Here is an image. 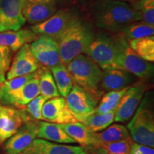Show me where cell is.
<instances>
[{"instance_id":"d4e9b609","label":"cell","mask_w":154,"mask_h":154,"mask_svg":"<svg viewBox=\"0 0 154 154\" xmlns=\"http://www.w3.org/2000/svg\"><path fill=\"white\" fill-rule=\"evenodd\" d=\"M37 77L39 84L40 95L47 100L60 96L56 86L53 76L49 68L40 66L37 70Z\"/></svg>"},{"instance_id":"74e56055","label":"cell","mask_w":154,"mask_h":154,"mask_svg":"<svg viewBox=\"0 0 154 154\" xmlns=\"http://www.w3.org/2000/svg\"><path fill=\"white\" fill-rule=\"evenodd\" d=\"M94 154H107V153L101 149H97V151H96Z\"/></svg>"},{"instance_id":"4fadbf2b","label":"cell","mask_w":154,"mask_h":154,"mask_svg":"<svg viewBox=\"0 0 154 154\" xmlns=\"http://www.w3.org/2000/svg\"><path fill=\"white\" fill-rule=\"evenodd\" d=\"M42 120L46 122L61 125L78 121L69 109L66 100L61 96L45 101L42 107Z\"/></svg>"},{"instance_id":"44dd1931","label":"cell","mask_w":154,"mask_h":154,"mask_svg":"<svg viewBox=\"0 0 154 154\" xmlns=\"http://www.w3.org/2000/svg\"><path fill=\"white\" fill-rule=\"evenodd\" d=\"M37 138L58 144L75 143L74 140L69 137L61 124L46 121H39Z\"/></svg>"},{"instance_id":"603a6c76","label":"cell","mask_w":154,"mask_h":154,"mask_svg":"<svg viewBox=\"0 0 154 154\" xmlns=\"http://www.w3.org/2000/svg\"><path fill=\"white\" fill-rule=\"evenodd\" d=\"M63 130L70 138L82 148H94V133L82 123H75L61 125Z\"/></svg>"},{"instance_id":"3957f363","label":"cell","mask_w":154,"mask_h":154,"mask_svg":"<svg viewBox=\"0 0 154 154\" xmlns=\"http://www.w3.org/2000/svg\"><path fill=\"white\" fill-rule=\"evenodd\" d=\"M66 67L74 84L101 99L103 94L100 89L103 71L94 61L82 54L72 59Z\"/></svg>"},{"instance_id":"ffe728a7","label":"cell","mask_w":154,"mask_h":154,"mask_svg":"<svg viewBox=\"0 0 154 154\" xmlns=\"http://www.w3.org/2000/svg\"><path fill=\"white\" fill-rule=\"evenodd\" d=\"M57 11L56 5L33 3L25 1L22 14L26 22L36 25L50 18Z\"/></svg>"},{"instance_id":"8992f818","label":"cell","mask_w":154,"mask_h":154,"mask_svg":"<svg viewBox=\"0 0 154 154\" xmlns=\"http://www.w3.org/2000/svg\"><path fill=\"white\" fill-rule=\"evenodd\" d=\"M84 54L94 61L102 71L115 69L116 57L115 38L104 34L94 36Z\"/></svg>"},{"instance_id":"30bf717a","label":"cell","mask_w":154,"mask_h":154,"mask_svg":"<svg viewBox=\"0 0 154 154\" xmlns=\"http://www.w3.org/2000/svg\"><path fill=\"white\" fill-rule=\"evenodd\" d=\"M29 45L34 57L42 66L51 69L60 63L59 44L54 38L38 35L37 38Z\"/></svg>"},{"instance_id":"d6986e66","label":"cell","mask_w":154,"mask_h":154,"mask_svg":"<svg viewBox=\"0 0 154 154\" xmlns=\"http://www.w3.org/2000/svg\"><path fill=\"white\" fill-rule=\"evenodd\" d=\"M38 37L32 29H24L18 31L7 30L0 33V45L9 48L11 51H17L25 44H29Z\"/></svg>"},{"instance_id":"4dcf8cb0","label":"cell","mask_w":154,"mask_h":154,"mask_svg":"<svg viewBox=\"0 0 154 154\" xmlns=\"http://www.w3.org/2000/svg\"><path fill=\"white\" fill-rule=\"evenodd\" d=\"M134 143L131 136L126 139L104 144L101 148L107 154H130V149Z\"/></svg>"},{"instance_id":"8d00e7d4","label":"cell","mask_w":154,"mask_h":154,"mask_svg":"<svg viewBox=\"0 0 154 154\" xmlns=\"http://www.w3.org/2000/svg\"><path fill=\"white\" fill-rule=\"evenodd\" d=\"M77 1L79 2L80 3H82V5H87V4H90V5L91 4L97 1V0H77Z\"/></svg>"},{"instance_id":"1f68e13d","label":"cell","mask_w":154,"mask_h":154,"mask_svg":"<svg viewBox=\"0 0 154 154\" xmlns=\"http://www.w3.org/2000/svg\"><path fill=\"white\" fill-rule=\"evenodd\" d=\"M46 101L47 100L43 96L38 95L22 109L29 119L32 120L42 121V107Z\"/></svg>"},{"instance_id":"277c9868","label":"cell","mask_w":154,"mask_h":154,"mask_svg":"<svg viewBox=\"0 0 154 154\" xmlns=\"http://www.w3.org/2000/svg\"><path fill=\"white\" fill-rule=\"evenodd\" d=\"M115 41L116 44L115 69L126 71L144 82L151 79L154 74L153 63L140 59L131 49L128 41L121 34L115 38Z\"/></svg>"},{"instance_id":"9c48e42d","label":"cell","mask_w":154,"mask_h":154,"mask_svg":"<svg viewBox=\"0 0 154 154\" xmlns=\"http://www.w3.org/2000/svg\"><path fill=\"white\" fill-rule=\"evenodd\" d=\"M76 17H78L77 15L72 11L61 9L56 11L52 16L44 22L34 25L31 27V29L37 35L50 36L58 42L63 32Z\"/></svg>"},{"instance_id":"9a60e30c","label":"cell","mask_w":154,"mask_h":154,"mask_svg":"<svg viewBox=\"0 0 154 154\" xmlns=\"http://www.w3.org/2000/svg\"><path fill=\"white\" fill-rule=\"evenodd\" d=\"M25 0H0V17L9 30L18 31L26 20L22 14Z\"/></svg>"},{"instance_id":"e575fe53","label":"cell","mask_w":154,"mask_h":154,"mask_svg":"<svg viewBox=\"0 0 154 154\" xmlns=\"http://www.w3.org/2000/svg\"><path fill=\"white\" fill-rule=\"evenodd\" d=\"M26 2L33 3H42V4H51V5H56L59 0H25Z\"/></svg>"},{"instance_id":"f1b7e54d","label":"cell","mask_w":154,"mask_h":154,"mask_svg":"<svg viewBox=\"0 0 154 154\" xmlns=\"http://www.w3.org/2000/svg\"><path fill=\"white\" fill-rule=\"evenodd\" d=\"M127 89L128 88L120 90V91H109L108 93L103 94L101 96L97 106L94 109V112L107 113L111 111H116L121 98L123 97Z\"/></svg>"},{"instance_id":"f546056e","label":"cell","mask_w":154,"mask_h":154,"mask_svg":"<svg viewBox=\"0 0 154 154\" xmlns=\"http://www.w3.org/2000/svg\"><path fill=\"white\" fill-rule=\"evenodd\" d=\"M131 5L140 12L142 22L154 26V0H138Z\"/></svg>"},{"instance_id":"52a82bcc","label":"cell","mask_w":154,"mask_h":154,"mask_svg":"<svg viewBox=\"0 0 154 154\" xmlns=\"http://www.w3.org/2000/svg\"><path fill=\"white\" fill-rule=\"evenodd\" d=\"M100 99L76 84H74L65 99L69 109L79 122L94 112Z\"/></svg>"},{"instance_id":"83f0119b","label":"cell","mask_w":154,"mask_h":154,"mask_svg":"<svg viewBox=\"0 0 154 154\" xmlns=\"http://www.w3.org/2000/svg\"><path fill=\"white\" fill-rule=\"evenodd\" d=\"M153 34L154 26L146 24L142 21H138L128 25L119 34L126 40H130L151 36H153Z\"/></svg>"},{"instance_id":"7c38bea8","label":"cell","mask_w":154,"mask_h":154,"mask_svg":"<svg viewBox=\"0 0 154 154\" xmlns=\"http://www.w3.org/2000/svg\"><path fill=\"white\" fill-rule=\"evenodd\" d=\"M23 109L0 106V143H4L30 120Z\"/></svg>"},{"instance_id":"ab89813d","label":"cell","mask_w":154,"mask_h":154,"mask_svg":"<svg viewBox=\"0 0 154 154\" xmlns=\"http://www.w3.org/2000/svg\"><path fill=\"white\" fill-rule=\"evenodd\" d=\"M0 106H1V104H0Z\"/></svg>"},{"instance_id":"8fae6325","label":"cell","mask_w":154,"mask_h":154,"mask_svg":"<svg viewBox=\"0 0 154 154\" xmlns=\"http://www.w3.org/2000/svg\"><path fill=\"white\" fill-rule=\"evenodd\" d=\"M39 121L30 119L24 122L20 129L6 141L5 154H21L27 149L37 138Z\"/></svg>"},{"instance_id":"484cf974","label":"cell","mask_w":154,"mask_h":154,"mask_svg":"<svg viewBox=\"0 0 154 154\" xmlns=\"http://www.w3.org/2000/svg\"><path fill=\"white\" fill-rule=\"evenodd\" d=\"M131 49L143 60L149 63L154 61V36L127 40Z\"/></svg>"},{"instance_id":"5bb4252c","label":"cell","mask_w":154,"mask_h":154,"mask_svg":"<svg viewBox=\"0 0 154 154\" xmlns=\"http://www.w3.org/2000/svg\"><path fill=\"white\" fill-rule=\"evenodd\" d=\"M40 66L41 64L31 51L29 44H25L14 56L6 78L7 80H10L17 77L26 76L36 72Z\"/></svg>"},{"instance_id":"5b68a950","label":"cell","mask_w":154,"mask_h":154,"mask_svg":"<svg viewBox=\"0 0 154 154\" xmlns=\"http://www.w3.org/2000/svg\"><path fill=\"white\" fill-rule=\"evenodd\" d=\"M127 128L134 143L153 148L154 116L146 98L138 106Z\"/></svg>"},{"instance_id":"7402d4cb","label":"cell","mask_w":154,"mask_h":154,"mask_svg":"<svg viewBox=\"0 0 154 154\" xmlns=\"http://www.w3.org/2000/svg\"><path fill=\"white\" fill-rule=\"evenodd\" d=\"M129 136L128 129L123 125H110L102 131L94 133V149H99L104 144L126 139Z\"/></svg>"},{"instance_id":"ac0fdd59","label":"cell","mask_w":154,"mask_h":154,"mask_svg":"<svg viewBox=\"0 0 154 154\" xmlns=\"http://www.w3.org/2000/svg\"><path fill=\"white\" fill-rule=\"evenodd\" d=\"M38 95H40V90L38 79L36 75V76L26 82L20 89L11 94L4 103V106L22 109Z\"/></svg>"},{"instance_id":"6da1fadb","label":"cell","mask_w":154,"mask_h":154,"mask_svg":"<svg viewBox=\"0 0 154 154\" xmlns=\"http://www.w3.org/2000/svg\"><path fill=\"white\" fill-rule=\"evenodd\" d=\"M90 11L96 26L110 32H121L131 23L142 20L131 5L116 0H97L90 5Z\"/></svg>"},{"instance_id":"2e32d148","label":"cell","mask_w":154,"mask_h":154,"mask_svg":"<svg viewBox=\"0 0 154 154\" xmlns=\"http://www.w3.org/2000/svg\"><path fill=\"white\" fill-rule=\"evenodd\" d=\"M21 154H87L85 149L76 146L58 144L36 138Z\"/></svg>"},{"instance_id":"7a4b0ae2","label":"cell","mask_w":154,"mask_h":154,"mask_svg":"<svg viewBox=\"0 0 154 154\" xmlns=\"http://www.w3.org/2000/svg\"><path fill=\"white\" fill-rule=\"evenodd\" d=\"M94 36L91 26L76 17L58 40L60 62L66 66L77 56L84 54Z\"/></svg>"},{"instance_id":"cb8c5ba5","label":"cell","mask_w":154,"mask_h":154,"mask_svg":"<svg viewBox=\"0 0 154 154\" xmlns=\"http://www.w3.org/2000/svg\"><path fill=\"white\" fill-rule=\"evenodd\" d=\"M49 69L59 95L61 97H66L74 86V82L66 66L60 62Z\"/></svg>"},{"instance_id":"d6a6232c","label":"cell","mask_w":154,"mask_h":154,"mask_svg":"<svg viewBox=\"0 0 154 154\" xmlns=\"http://www.w3.org/2000/svg\"><path fill=\"white\" fill-rule=\"evenodd\" d=\"M12 59V51L9 48L0 45V84L6 81Z\"/></svg>"},{"instance_id":"836d02e7","label":"cell","mask_w":154,"mask_h":154,"mask_svg":"<svg viewBox=\"0 0 154 154\" xmlns=\"http://www.w3.org/2000/svg\"><path fill=\"white\" fill-rule=\"evenodd\" d=\"M130 154H154V149L149 146L134 142L131 146Z\"/></svg>"},{"instance_id":"4316f807","label":"cell","mask_w":154,"mask_h":154,"mask_svg":"<svg viewBox=\"0 0 154 154\" xmlns=\"http://www.w3.org/2000/svg\"><path fill=\"white\" fill-rule=\"evenodd\" d=\"M115 111L107 113L93 112L81 121L92 133H98L105 130L114 121Z\"/></svg>"},{"instance_id":"f35d334b","label":"cell","mask_w":154,"mask_h":154,"mask_svg":"<svg viewBox=\"0 0 154 154\" xmlns=\"http://www.w3.org/2000/svg\"><path fill=\"white\" fill-rule=\"evenodd\" d=\"M116 1L124 2H137L138 0H116Z\"/></svg>"},{"instance_id":"e0dca14e","label":"cell","mask_w":154,"mask_h":154,"mask_svg":"<svg viewBox=\"0 0 154 154\" xmlns=\"http://www.w3.org/2000/svg\"><path fill=\"white\" fill-rule=\"evenodd\" d=\"M138 81L134 74L122 69L103 71L101 88L107 91H120L128 88Z\"/></svg>"},{"instance_id":"d590c367","label":"cell","mask_w":154,"mask_h":154,"mask_svg":"<svg viewBox=\"0 0 154 154\" xmlns=\"http://www.w3.org/2000/svg\"><path fill=\"white\" fill-rule=\"evenodd\" d=\"M7 30H9L8 28L7 27V26L5 25V22H3L2 17H0V33H2V32H5V31H7Z\"/></svg>"},{"instance_id":"ba28073f","label":"cell","mask_w":154,"mask_h":154,"mask_svg":"<svg viewBox=\"0 0 154 154\" xmlns=\"http://www.w3.org/2000/svg\"><path fill=\"white\" fill-rule=\"evenodd\" d=\"M147 88V84L143 80L137 81L128 88L116 109L115 121L124 123L131 119Z\"/></svg>"}]
</instances>
